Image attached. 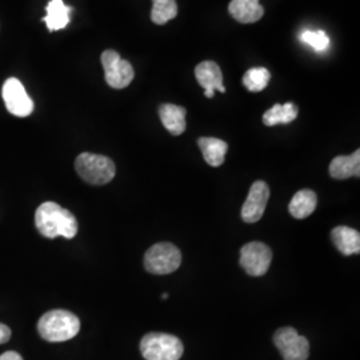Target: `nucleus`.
Wrapping results in <instances>:
<instances>
[{"mask_svg":"<svg viewBox=\"0 0 360 360\" xmlns=\"http://www.w3.org/2000/svg\"><path fill=\"white\" fill-rule=\"evenodd\" d=\"M35 226L38 231L49 239L58 236L72 239L77 233L75 215L55 202H46L39 206L35 214Z\"/></svg>","mask_w":360,"mask_h":360,"instance_id":"f257e3e1","label":"nucleus"},{"mask_svg":"<svg viewBox=\"0 0 360 360\" xmlns=\"http://www.w3.org/2000/svg\"><path fill=\"white\" fill-rule=\"evenodd\" d=\"M80 321L75 314L65 309H52L46 312L38 323L39 335L51 343L67 342L77 336Z\"/></svg>","mask_w":360,"mask_h":360,"instance_id":"f03ea898","label":"nucleus"},{"mask_svg":"<svg viewBox=\"0 0 360 360\" xmlns=\"http://www.w3.org/2000/svg\"><path fill=\"white\" fill-rule=\"evenodd\" d=\"M77 175L92 186H104L115 178V163L103 155L83 153L75 160Z\"/></svg>","mask_w":360,"mask_h":360,"instance_id":"7ed1b4c3","label":"nucleus"},{"mask_svg":"<svg viewBox=\"0 0 360 360\" xmlns=\"http://www.w3.org/2000/svg\"><path fill=\"white\" fill-rule=\"evenodd\" d=\"M183 351V343L174 335L150 333L141 342V352L146 360H179Z\"/></svg>","mask_w":360,"mask_h":360,"instance_id":"20e7f679","label":"nucleus"},{"mask_svg":"<svg viewBox=\"0 0 360 360\" xmlns=\"http://www.w3.org/2000/svg\"><path fill=\"white\" fill-rule=\"evenodd\" d=\"M181 252L171 243L153 245L144 255L146 270L154 275H167L179 269Z\"/></svg>","mask_w":360,"mask_h":360,"instance_id":"39448f33","label":"nucleus"},{"mask_svg":"<svg viewBox=\"0 0 360 360\" xmlns=\"http://www.w3.org/2000/svg\"><path fill=\"white\" fill-rule=\"evenodd\" d=\"M102 65L105 82L112 89H126L134 80V67L127 60L122 59L120 55L114 50H105L102 53Z\"/></svg>","mask_w":360,"mask_h":360,"instance_id":"423d86ee","label":"nucleus"},{"mask_svg":"<svg viewBox=\"0 0 360 360\" xmlns=\"http://www.w3.org/2000/svg\"><path fill=\"white\" fill-rule=\"evenodd\" d=\"M274 343L281 351L284 360L309 359V340L297 334L292 327H283L278 330L274 335Z\"/></svg>","mask_w":360,"mask_h":360,"instance_id":"0eeeda50","label":"nucleus"},{"mask_svg":"<svg viewBox=\"0 0 360 360\" xmlns=\"http://www.w3.org/2000/svg\"><path fill=\"white\" fill-rule=\"evenodd\" d=\"M3 101L7 111L18 117H26L34 111V102L28 96L25 86L16 77H10L4 82L1 89Z\"/></svg>","mask_w":360,"mask_h":360,"instance_id":"6e6552de","label":"nucleus"},{"mask_svg":"<svg viewBox=\"0 0 360 360\" xmlns=\"http://www.w3.org/2000/svg\"><path fill=\"white\" fill-rule=\"evenodd\" d=\"M271 260L270 247L262 242H251L242 247L240 266L251 276H263L270 269Z\"/></svg>","mask_w":360,"mask_h":360,"instance_id":"1a4fd4ad","label":"nucleus"},{"mask_svg":"<svg viewBox=\"0 0 360 360\" xmlns=\"http://www.w3.org/2000/svg\"><path fill=\"white\" fill-rule=\"evenodd\" d=\"M270 199V187L263 180L255 181L250 193L247 195L245 205L242 207V218L245 223H257L259 221L269 203Z\"/></svg>","mask_w":360,"mask_h":360,"instance_id":"9d476101","label":"nucleus"},{"mask_svg":"<svg viewBox=\"0 0 360 360\" xmlns=\"http://www.w3.org/2000/svg\"><path fill=\"white\" fill-rule=\"evenodd\" d=\"M195 77L198 83L205 89V95L206 98H212L215 91L226 92V87L223 84V75L219 67L215 62H202L196 65L195 68Z\"/></svg>","mask_w":360,"mask_h":360,"instance_id":"9b49d317","label":"nucleus"},{"mask_svg":"<svg viewBox=\"0 0 360 360\" xmlns=\"http://www.w3.org/2000/svg\"><path fill=\"white\" fill-rule=\"evenodd\" d=\"M229 11L235 20L243 25L255 23L264 15V8L259 0H231Z\"/></svg>","mask_w":360,"mask_h":360,"instance_id":"f8f14e48","label":"nucleus"},{"mask_svg":"<svg viewBox=\"0 0 360 360\" xmlns=\"http://www.w3.org/2000/svg\"><path fill=\"white\" fill-rule=\"evenodd\" d=\"M330 175L334 179H348L352 176H360V151L356 150L348 156H336L330 165Z\"/></svg>","mask_w":360,"mask_h":360,"instance_id":"ddd939ff","label":"nucleus"},{"mask_svg":"<svg viewBox=\"0 0 360 360\" xmlns=\"http://www.w3.org/2000/svg\"><path fill=\"white\" fill-rule=\"evenodd\" d=\"M186 108L175 104H162L159 116L169 134L179 136L186 131Z\"/></svg>","mask_w":360,"mask_h":360,"instance_id":"4468645a","label":"nucleus"},{"mask_svg":"<svg viewBox=\"0 0 360 360\" xmlns=\"http://www.w3.org/2000/svg\"><path fill=\"white\" fill-rule=\"evenodd\" d=\"M331 238L338 250L346 255H355L360 252V233L359 231L349 229L346 226H339L331 232Z\"/></svg>","mask_w":360,"mask_h":360,"instance_id":"2eb2a0df","label":"nucleus"},{"mask_svg":"<svg viewBox=\"0 0 360 360\" xmlns=\"http://www.w3.org/2000/svg\"><path fill=\"white\" fill-rule=\"evenodd\" d=\"M198 146L207 163L212 167H219L224 163V158L229 150V144L218 138H200Z\"/></svg>","mask_w":360,"mask_h":360,"instance_id":"dca6fc26","label":"nucleus"},{"mask_svg":"<svg viewBox=\"0 0 360 360\" xmlns=\"http://www.w3.org/2000/svg\"><path fill=\"white\" fill-rule=\"evenodd\" d=\"M316 195L311 190H300L294 195L290 202L288 211L295 219H304L309 217L316 208Z\"/></svg>","mask_w":360,"mask_h":360,"instance_id":"f3484780","label":"nucleus"},{"mask_svg":"<svg viewBox=\"0 0 360 360\" xmlns=\"http://www.w3.org/2000/svg\"><path fill=\"white\" fill-rule=\"evenodd\" d=\"M71 7L65 6L63 0H51L47 4V15L43 19L50 31H59L70 23Z\"/></svg>","mask_w":360,"mask_h":360,"instance_id":"a211bd4d","label":"nucleus"},{"mask_svg":"<svg viewBox=\"0 0 360 360\" xmlns=\"http://www.w3.org/2000/svg\"><path fill=\"white\" fill-rule=\"evenodd\" d=\"M297 107L295 104H275L269 111L264 112L263 115V123L267 127H274L278 124H288L291 122H294L297 116Z\"/></svg>","mask_w":360,"mask_h":360,"instance_id":"6ab92c4d","label":"nucleus"},{"mask_svg":"<svg viewBox=\"0 0 360 360\" xmlns=\"http://www.w3.org/2000/svg\"><path fill=\"white\" fill-rule=\"evenodd\" d=\"M153 11L151 20L158 26H163L176 18L178 15V4L175 0H153Z\"/></svg>","mask_w":360,"mask_h":360,"instance_id":"aec40b11","label":"nucleus"},{"mask_svg":"<svg viewBox=\"0 0 360 360\" xmlns=\"http://www.w3.org/2000/svg\"><path fill=\"white\" fill-rule=\"evenodd\" d=\"M270 71L264 67L250 68L243 77V84L245 89L251 92H260L264 90L270 83Z\"/></svg>","mask_w":360,"mask_h":360,"instance_id":"412c9836","label":"nucleus"},{"mask_svg":"<svg viewBox=\"0 0 360 360\" xmlns=\"http://www.w3.org/2000/svg\"><path fill=\"white\" fill-rule=\"evenodd\" d=\"M300 39L303 40V43L309 44V47H312L315 51L318 52L327 50V47L330 44V38L322 30H319V31H304L300 35Z\"/></svg>","mask_w":360,"mask_h":360,"instance_id":"4be33fe9","label":"nucleus"},{"mask_svg":"<svg viewBox=\"0 0 360 360\" xmlns=\"http://www.w3.org/2000/svg\"><path fill=\"white\" fill-rule=\"evenodd\" d=\"M10 338H11V330L6 324L0 323V345L7 343Z\"/></svg>","mask_w":360,"mask_h":360,"instance_id":"5701e85b","label":"nucleus"},{"mask_svg":"<svg viewBox=\"0 0 360 360\" xmlns=\"http://www.w3.org/2000/svg\"><path fill=\"white\" fill-rule=\"evenodd\" d=\"M0 360H23V358L15 351H7L3 355H0Z\"/></svg>","mask_w":360,"mask_h":360,"instance_id":"b1692460","label":"nucleus"},{"mask_svg":"<svg viewBox=\"0 0 360 360\" xmlns=\"http://www.w3.org/2000/svg\"><path fill=\"white\" fill-rule=\"evenodd\" d=\"M167 297H168L167 294H163V295H162V299H167Z\"/></svg>","mask_w":360,"mask_h":360,"instance_id":"393cba45","label":"nucleus"}]
</instances>
